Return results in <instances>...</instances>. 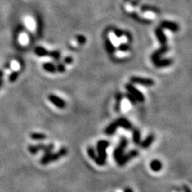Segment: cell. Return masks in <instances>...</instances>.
Returning a JSON list of instances; mask_svg holds the SVG:
<instances>
[{
	"label": "cell",
	"mask_w": 192,
	"mask_h": 192,
	"mask_svg": "<svg viewBox=\"0 0 192 192\" xmlns=\"http://www.w3.org/2000/svg\"><path fill=\"white\" fill-rule=\"evenodd\" d=\"M2 76H3V72L2 70H0V79H2Z\"/></svg>",
	"instance_id": "d4e9b609"
},
{
	"label": "cell",
	"mask_w": 192,
	"mask_h": 192,
	"mask_svg": "<svg viewBox=\"0 0 192 192\" xmlns=\"http://www.w3.org/2000/svg\"><path fill=\"white\" fill-rule=\"evenodd\" d=\"M18 77H19V72H16V71H14L13 73H11V75H10L9 77V81L10 82H15V81H16V79L18 78Z\"/></svg>",
	"instance_id": "5bb4252c"
},
{
	"label": "cell",
	"mask_w": 192,
	"mask_h": 192,
	"mask_svg": "<svg viewBox=\"0 0 192 192\" xmlns=\"http://www.w3.org/2000/svg\"><path fill=\"white\" fill-rule=\"evenodd\" d=\"M56 70L59 71V72H64L65 71V67L64 65L62 64V63H59L57 66V68H56Z\"/></svg>",
	"instance_id": "2e32d148"
},
{
	"label": "cell",
	"mask_w": 192,
	"mask_h": 192,
	"mask_svg": "<svg viewBox=\"0 0 192 192\" xmlns=\"http://www.w3.org/2000/svg\"><path fill=\"white\" fill-rule=\"evenodd\" d=\"M118 126V121H116V122L113 123L111 124V125H110L108 128H107V131H106V132H107V133H108V134H111L112 132H114V130L116 129V127H117Z\"/></svg>",
	"instance_id": "8fae6325"
},
{
	"label": "cell",
	"mask_w": 192,
	"mask_h": 192,
	"mask_svg": "<svg viewBox=\"0 0 192 192\" xmlns=\"http://www.w3.org/2000/svg\"><path fill=\"white\" fill-rule=\"evenodd\" d=\"M73 61V59L71 57H67V58H65L64 59V63H72Z\"/></svg>",
	"instance_id": "7402d4cb"
},
{
	"label": "cell",
	"mask_w": 192,
	"mask_h": 192,
	"mask_svg": "<svg viewBox=\"0 0 192 192\" xmlns=\"http://www.w3.org/2000/svg\"><path fill=\"white\" fill-rule=\"evenodd\" d=\"M2 79H0V87H2Z\"/></svg>",
	"instance_id": "484cf974"
},
{
	"label": "cell",
	"mask_w": 192,
	"mask_h": 192,
	"mask_svg": "<svg viewBox=\"0 0 192 192\" xmlns=\"http://www.w3.org/2000/svg\"><path fill=\"white\" fill-rule=\"evenodd\" d=\"M161 27H164V28L170 29V30H171V31H177L179 30L178 25H177L176 23H171V22H167V21L163 22V23H161Z\"/></svg>",
	"instance_id": "5b68a950"
},
{
	"label": "cell",
	"mask_w": 192,
	"mask_h": 192,
	"mask_svg": "<svg viewBox=\"0 0 192 192\" xmlns=\"http://www.w3.org/2000/svg\"><path fill=\"white\" fill-rule=\"evenodd\" d=\"M31 137H33L34 139H43V138H45L46 136L42 135V134H33V135H31Z\"/></svg>",
	"instance_id": "ac0fdd59"
},
{
	"label": "cell",
	"mask_w": 192,
	"mask_h": 192,
	"mask_svg": "<svg viewBox=\"0 0 192 192\" xmlns=\"http://www.w3.org/2000/svg\"><path fill=\"white\" fill-rule=\"evenodd\" d=\"M42 31V21L40 19H37V33L38 34L41 35Z\"/></svg>",
	"instance_id": "4fadbf2b"
},
{
	"label": "cell",
	"mask_w": 192,
	"mask_h": 192,
	"mask_svg": "<svg viewBox=\"0 0 192 192\" xmlns=\"http://www.w3.org/2000/svg\"><path fill=\"white\" fill-rule=\"evenodd\" d=\"M168 47L166 45V44H164V45H163V47H162L161 48H160L159 50H158L157 51L155 52V53L153 54L152 55V61L154 62V63H156L157 61H159V55H163V53H165V52L167 51Z\"/></svg>",
	"instance_id": "277c9868"
},
{
	"label": "cell",
	"mask_w": 192,
	"mask_h": 192,
	"mask_svg": "<svg viewBox=\"0 0 192 192\" xmlns=\"http://www.w3.org/2000/svg\"><path fill=\"white\" fill-rule=\"evenodd\" d=\"M77 39H78V42L81 44L85 43L86 42V38L84 36H82V35H78V36L77 37Z\"/></svg>",
	"instance_id": "d6986e66"
},
{
	"label": "cell",
	"mask_w": 192,
	"mask_h": 192,
	"mask_svg": "<svg viewBox=\"0 0 192 192\" xmlns=\"http://www.w3.org/2000/svg\"><path fill=\"white\" fill-rule=\"evenodd\" d=\"M134 139H135V142H136V143H138V142H139V132H138L137 131H135V136H134Z\"/></svg>",
	"instance_id": "44dd1931"
},
{
	"label": "cell",
	"mask_w": 192,
	"mask_h": 192,
	"mask_svg": "<svg viewBox=\"0 0 192 192\" xmlns=\"http://www.w3.org/2000/svg\"><path fill=\"white\" fill-rule=\"evenodd\" d=\"M106 47H107V51H108V52H110V53H114V47L113 46L112 43L110 42V40H107V41H106Z\"/></svg>",
	"instance_id": "7c38bea8"
},
{
	"label": "cell",
	"mask_w": 192,
	"mask_h": 192,
	"mask_svg": "<svg viewBox=\"0 0 192 192\" xmlns=\"http://www.w3.org/2000/svg\"><path fill=\"white\" fill-rule=\"evenodd\" d=\"M49 55L51 56L52 58H53L55 60H56V61H58V60H59V58H60V54H59V51H55L51 52V53H49Z\"/></svg>",
	"instance_id": "9a60e30c"
},
{
	"label": "cell",
	"mask_w": 192,
	"mask_h": 192,
	"mask_svg": "<svg viewBox=\"0 0 192 192\" xmlns=\"http://www.w3.org/2000/svg\"><path fill=\"white\" fill-rule=\"evenodd\" d=\"M42 67H43L44 70H46V71H47V72L54 73L56 71V67L54 66V64H52V63H43Z\"/></svg>",
	"instance_id": "ba28073f"
},
{
	"label": "cell",
	"mask_w": 192,
	"mask_h": 192,
	"mask_svg": "<svg viewBox=\"0 0 192 192\" xmlns=\"http://www.w3.org/2000/svg\"><path fill=\"white\" fill-rule=\"evenodd\" d=\"M34 52L38 56H46V55H49V52L42 47H37L34 50Z\"/></svg>",
	"instance_id": "52a82bcc"
},
{
	"label": "cell",
	"mask_w": 192,
	"mask_h": 192,
	"mask_svg": "<svg viewBox=\"0 0 192 192\" xmlns=\"http://www.w3.org/2000/svg\"><path fill=\"white\" fill-rule=\"evenodd\" d=\"M127 97L129 98L130 100L131 101V103H135V99H135V98L134 97L133 95H127Z\"/></svg>",
	"instance_id": "603a6c76"
},
{
	"label": "cell",
	"mask_w": 192,
	"mask_h": 192,
	"mask_svg": "<svg viewBox=\"0 0 192 192\" xmlns=\"http://www.w3.org/2000/svg\"><path fill=\"white\" fill-rule=\"evenodd\" d=\"M126 87H127V89L129 91L130 93L133 95L135 99H138L139 101H141V102H143L144 100V97H143V94L141 93L140 92H139L136 88L134 87L131 84H127V85L126 86Z\"/></svg>",
	"instance_id": "7a4b0ae2"
},
{
	"label": "cell",
	"mask_w": 192,
	"mask_h": 192,
	"mask_svg": "<svg viewBox=\"0 0 192 192\" xmlns=\"http://www.w3.org/2000/svg\"><path fill=\"white\" fill-rule=\"evenodd\" d=\"M155 33H156V35H157V37H158L159 40L160 41V42H161V43H163V45H164V44L166 43V42H167V38H166L165 35H164L163 31H162L160 28H158L157 30H156Z\"/></svg>",
	"instance_id": "8992f818"
},
{
	"label": "cell",
	"mask_w": 192,
	"mask_h": 192,
	"mask_svg": "<svg viewBox=\"0 0 192 192\" xmlns=\"http://www.w3.org/2000/svg\"><path fill=\"white\" fill-rule=\"evenodd\" d=\"M152 139H153V136H151V135H150V136H149L148 139H146V140L145 141V143H143V146H148V145L150 144V143H151Z\"/></svg>",
	"instance_id": "ffe728a7"
},
{
	"label": "cell",
	"mask_w": 192,
	"mask_h": 192,
	"mask_svg": "<svg viewBox=\"0 0 192 192\" xmlns=\"http://www.w3.org/2000/svg\"><path fill=\"white\" fill-rule=\"evenodd\" d=\"M114 33H115V34L116 35H117V36H121V35H122L123 34V33L122 32V31H118V30H115V31H114Z\"/></svg>",
	"instance_id": "cb8c5ba5"
},
{
	"label": "cell",
	"mask_w": 192,
	"mask_h": 192,
	"mask_svg": "<svg viewBox=\"0 0 192 192\" xmlns=\"http://www.w3.org/2000/svg\"><path fill=\"white\" fill-rule=\"evenodd\" d=\"M131 82L143 86H153L154 84V81L150 78H143L139 77H131Z\"/></svg>",
	"instance_id": "6da1fadb"
},
{
	"label": "cell",
	"mask_w": 192,
	"mask_h": 192,
	"mask_svg": "<svg viewBox=\"0 0 192 192\" xmlns=\"http://www.w3.org/2000/svg\"><path fill=\"white\" fill-rule=\"evenodd\" d=\"M48 99L49 100L53 103L54 105H55L56 107H59V108H64L66 107V103L60 98L57 97L56 95H49L48 96Z\"/></svg>",
	"instance_id": "3957f363"
},
{
	"label": "cell",
	"mask_w": 192,
	"mask_h": 192,
	"mask_svg": "<svg viewBox=\"0 0 192 192\" xmlns=\"http://www.w3.org/2000/svg\"><path fill=\"white\" fill-rule=\"evenodd\" d=\"M118 125L122 126L124 128H127V129H130L131 128V124L128 122L127 120L124 119V118H121V119L118 120Z\"/></svg>",
	"instance_id": "30bf717a"
},
{
	"label": "cell",
	"mask_w": 192,
	"mask_h": 192,
	"mask_svg": "<svg viewBox=\"0 0 192 192\" xmlns=\"http://www.w3.org/2000/svg\"><path fill=\"white\" fill-rule=\"evenodd\" d=\"M130 48V47L128 46L127 44H123V45H121V46L119 47V50L120 51H128Z\"/></svg>",
	"instance_id": "e0dca14e"
},
{
	"label": "cell",
	"mask_w": 192,
	"mask_h": 192,
	"mask_svg": "<svg viewBox=\"0 0 192 192\" xmlns=\"http://www.w3.org/2000/svg\"><path fill=\"white\" fill-rule=\"evenodd\" d=\"M171 64V60L170 59H167V60H161V61H157L155 63V66L157 67H166V66H169Z\"/></svg>",
	"instance_id": "9c48e42d"
}]
</instances>
